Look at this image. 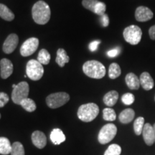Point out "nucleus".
Returning <instances> with one entry per match:
<instances>
[{
	"label": "nucleus",
	"mask_w": 155,
	"mask_h": 155,
	"mask_svg": "<svg viewBox=\"0 0 155 155\" xmlns=\"http://www.w3.org/2000/svg\"><path fill=\"white\" fill-rule=\"evenodd\" d=\"M0 119H1V114H0Z\"/></svg>",
	"instance_id": "nucleus-39"
},
{
	"label": "nucleus",
	"mask_w": 155,
	"mask_h": 155,
	"mask_svg": "<svg viewBox=\"0 0 155 155\" xmlns=\"http://www.w3.org/2000/svg\"><path fill=\"white\" fill-rule=\"evenodd\" d=\"M100 43H101L100 40H94V41L91 42L90 43V45H89V49H90V50L91 52L96 51Z\"/></svg>",
	"instance_id": "nucleus-35"
},
{
	"label": "nucleus",
	"mask_w": 155,
	"mask_h": 155,
	"mask_svg": "<svg viewBox=\"0 0 155 155\" xmlns=\"http://www.w3.org/2000/svg\"><path fill=\"white\" fill-rule=\"evenodd\" d=\"M121 152V148L119 145L114 144H111L106 150L104 155H120Z\"/></svg>",
	"instance_id": "nucleus-30"
},
{
	"label": "nucleus",
	"mask_w": 155,
	"mask_h": 155,
	"mask_svg": "<svg viewBox=\"0 0 155 155\" xmlns=\"http://www.w3.org/2000/svg\"><path fill=\"white\" fill-rule=\"evenodd\" d=\"M142 135L144 140L148 146H152L154 142V128L150 124H145L143 128Z\"/></svg>",
	"instance_id": "nucleus-14"
},
{
	"label": "nucleus",
	"mask_w": 155,
	"mask_h": 155,
	"mask_svg": "<svg viewBox=\"0 0 155 155\" xmlns=\"http://www.w3.org/2000/svg\"><path fill=\"white\" fill-rule=\"evenodd\" d=\"M100 21L101 24L104 28L108 27V25H109V18H108V16L106 14H104L101 16H100Z\"/></svg>",
	"instance_id": "nucleus-33"
},
{
	"label": "nucleus",
	"mask_w": 155,
	"mask_h": 155,
	"mask_svg": "<svg viewBox=\"0 0 155 155\" xmlns=\"http://www.w3.org/2000/svg\"><path fill=\"white\" fill-rule=\"evenodd\" d=\"M121 73V68L119 64L113 63L110 65L109 69H108V76L111 79H116L120 76Z\"/></svg>",
	"instance_id": "nucleus-24"
},
{
	"label": "nucleus",
	"mask_w": 155,
	"mask_h": 155,
	"mask_svg": "<svg viewBox=\"0 0 155 155\" xmlns=\"http://www.w3.org/2000/svg\"><path fill=\"white\" fill-rule=\"evenodd\" d=\"M119 98V94L116 91H111L108 92L104 97V103L107 106L111 107L114 106L117 102Z\"/></svg>",
	"instance_id": "nucleus-20"
},
{
	"label": "nucleus",
	"mask_w": 155,
	"mask_h": 155,
	"mask_svg": "<svg viewBox=\"0 0 155 155\" xmlns=\"http://www.w3.org/2000/svg\"><path fill=\"white\" fill-rule=\"evenodd\" d=\"M99 113V108L94 103L83 104L78 110V117L84 122L94 121Z\"/></svg>",
	"instance_id": "nucleus-3"
},
{
	"label": "nucleus",
	"mask_w": 155,
	"mask_h": 155,
	"mask_svg": "<svg viewBox=\"0 0 155 155\" xmlns=\"http://www.w3.org/2000/svg\"><path fill=\"white\" fill-rule=\"evenodd\" d=\"M120 51H121V50H120L119 48H116L109 50V51H108L107 55L109 58H115L120 53Z\"/></svg>",
	"instance_id": "nucleus-34"
},
{
	"label": "nucleus",
	"mask_w": 155,
	"mask_h": 155,
	"mask_svg": "<svg viewBox=\"0 0 155 155\" xmlns=\"http://www.w3.org/2000/svg\"><path fill=\"white\" fill-rule=\"evenodd\" d=\"M82 5L85 8L93 12L97 15L101 16L105 14L106 9V5L98 0H83Z\"/></svg>",
	"instance_id": "nucleus-9"
},
{
	"label": "nucleus",
	"mask_w": 155,
	"mask_h": 155,
	"mask_svg": "<svg viewBox=\"0 0 155 155\" xmlns=\"http://www.w3.org/2000/svg\"><path fill=\"white\" fill-rule=\"evenodd\" d=\"M27 75L32 81H39L44 74L43 66L36 60H30L27 63Z\"/></svg>",
	"instance_id": "nucleus-4"
},
{
	"label": "nucleus",
	"mask_w": 155,
	"mask_h": 155,
	"mask_svg": "<svg viewBox=\"0 0 155 155\" xmlns=\"http://www.w3.org/2000/svg\"><path fill=\"white\" fill-rule=\"evenodd\" d=\"M117 133V128L113 124H108L101 128L98 136V140L101 144H106L114 139Z\"/></svg>",
	"instance_id": "nucleus-8"
},
{
	"label": "nucleus",
	"mask_w": 155,
	"mask_h": 155,
	"mask_svg": "<svg viewBox=\"0 0 155 155\" xmlns=\"http://www.w3.org/2000/svg\"><path fill=\"white\" fill-rule=\"evenodd\" d=\"M144 126V119L143 117H138L134 123V130L137 136L142 134L143 128Z\"/></svg>",
	"instance_id": "nucleus-27"
},
{
	"label": "nucleus",
	"mask_w": 155,
	"mask_h": 155,
	"mask_svg": "<svg viewBox=\"0 0 155 155\" xmlns=\"http://www.w3.org/2000/svg\"><path fill=\"white\" fill-rule=\"evenodd\" d=\"M12 144L10 141L6 137H0V154L7 155L10 154Z\"/></svg>",
	"instance_id": "nucleus-21"
},
{
	"label": "nucleus",
	"mask_w": 155,
	"mask_h": 155,
	"mask_svg": "<svg viewBox=\"0 0 155 155\" xmlns=\"http://www.w3.org/2000/svg\"><path fill=\"white\" fill-rule=\"evenodd\" d=\"M19 42V38L16 34H10L3 44V51L6 54H10L16 49Z\"/></svg>",
	"instance_id": "nucleus-11"
},
{
	"label": "nucleus",
	"mask_w": 155,
	"mask_h": 155,
	"mask_svg": "<svg viewBox=\"0 0 155 155\" xmlns=\"http://www.w3.org/2000/svg\"><path fill=\"white\" fill-rule=\"evenodd\" d=\"M11 155H25V149L23 145L19 141H15L12 144Z\"/></svg>",
	"instance_id": "nucleus-28"
},
{
	"label": "nucleus",
	"mask_w": 155,
	"mask_h": 155,
	"mask_svg": "<svg viewBox=\"0 0 155 155\" xmlns=\"http://www.w3.org/2000/svg\"><path fill=\"white\" fill-rule=\"evenodd\" d=\"M153 128H154V141H155V124L153 126Z\"/></svg>",
	"instance_id": "nucleus-37"
},
{
	"label": "nucleus",
	"mask_w": 155,
	"mask_h": 155,
	"mask_svg": "<svg viewBox=\"0 0 155 155\" xmlns=\"http://www.w3.org/2000/svg\"><path fill=\"white\" fill-rule=\"evenodd\" d=\"M103 118L104 120L108 121H115L116 119V112L111 108H106L103 111Z\"/></svg>",
	"instance_id": "nucleus-29"
},
{
	"label": "nucleus",
	"mask_w": 155,
	"mask_h": 155,
	"mask_svg": "<svg viewBox=\"0 0 155 155\" xmlns=\"http://www.w3.org/2000/svg\"><path fill=\"white\" fill-rule=\"evenodd\" d=\"M153 12L148 7L140 6L135 11V18L138 22H147L152 19Z\"/></svg>",
	"instance_id": "nucleus-12"
},
{
	"label": "nucleus",
	"mask_w": 155,
	"mask_h": 155,
	"mask_svg": "<svg viewBox=\"0 0 155 155\" xmlns=\"http://www.w3.org/2000/svg\"><path fill=\"white\" fill-rule=\"evenodd\" d=\"M83 71L87 76L95 79H101L105 76L106 68L97 61H88L83 64Z\"/></svg>",
	"instance_id": "nucleus-2"
},
{
	"label": "nucleus",
	"mask_w": 155,
	"mask_h": 155,
	"mask_svg": "<svg viewBox=\"0 0 155 155\" xmlns=\"http://www.w3.org/2000/svg\"><path fill=\"white\" fill-rule=\"evenodd\" d=\"M32 18L37 24L45 25L50 19V8L44 1H38L35 4L32 9Z\"/></svg>",
	"instance_id": "nucleus-1"
},
{
	"label": "nucleus",
	"mask_w": 155,
	"mask_h": 155,
	"mask_svg": "<svg viewBox=\"0 0 155 155\" xmlns=\"http://www.w3.org/2000/svg\"><path fill=\"white\" fill-rule=\"evenodd\" d=\"M70 100V96L67 93H54L46 98V104L50 108H58L65 105Z\"/></svg>",
	"instance_id": "nucleus-6"
},
{
	"label": "nucleus",
	"mask_w": 155,
	"mask_h": 155,
	"mask_svg": "<svg viewBox=\"0 0 155 155\" xmlns=\"http://www.w3.org/2000/svg\"><path fill=\"white\" fill-rule=\"evenodd\" d=\"M32 141L38 149H43L47 144V138L43 132L35 131L32 134Z\"/></svg>",
	"instance_id": "nucleus-15"
},
{
	"label": "nucleus",
	"mask_w": 155,
	"mask_h": 155,
	"mask_svg": "<svg viewBox=\"0 0 155 155\" xmlns=\"http://www.w3.org/2000/svg\"><path fill=\"white\" fill-rule=\"evenodd\" d=\"M50 140L54 144H61L63 141H65V136L63 131L60 129H54L50 134Z\"/></svg>",
	"instance_id": "nucleus-19"
},
{
	"label": "nucleus",
	"mask_w": 155,
	"mask_h": 155,
	"mask_svg": "<svg viewBox=\"0 0 155 155\" xmlns=\"http://www.w3.org/2000/svg\"><path fill=\"white\" fill-rule=\"evenodd\" d=\"M29 91H30L29 85L25 81H22V82L17 84V86L15 88H13L12 93V101L15 104L20 105L22 100L28 98Z\"/></svg>",
	"instance_id": "nucleus-7"
},
{
	"label": "nucleus",
	"mask_w": 155,
	"mask_h": 155,
	"mask_svg": "<svg viewBox=\"0 0 155 155\" xmlns=\"http://www.w3.org/2000/svg\"><path fill=\"white\" fill-rule=\"evenodd\" d=\"M0 70H1L0 74L2 78H8L13 73V64L9 60L3 58L0 61Z\"/></svg>",
	"instance_id": "nucleus-13"
},
{
	"label": "nucleus",
	"mask_w": 155,
	"mask_h": 155,
	"mask_svg": "<svg viewBox=\"0 0 155 155\" xmlns=\"http://www.w3.org/2000/svg\"><path fill=\"white\" fill-rule=\"evenodd\" d=\"M149 35L152 40H155V25L151 27L149 30Z\"/></svg>",
	"instance_id": "nucleus-36"
},
{
	"label": "nucleus",
	"mask_w": 155,
	"mask_h": 155,
	"mask_svg": "<svg viewBox=\"0 0 155 155\" xmlns=\"http://www.w3.org/2000/svg\"><path fill=\"white\" fill-rule=\"evenodd\" d=\"M39 46V40L36 38H29L20 48V54L23 57H28L36 51Z\"/></svg>",
	"instance_id": "nucleus-10"
},
{
	"label": "nucleus",
	"mask_w": 155,
	"mask_h": 155,
	"mask_svg": "<svg viewBox=\"0 0 155 155\" xmlns=\"http://www.w3.org/2000/svg\"><path fill=\"white\" fill-rule=\"evenodd\" d=\"M135 116V112L133 109L131 108H126L125 110H124L123 111H121L119 114V119L121 123L127 124L130 123L132 121Z\"/></svg>",
	"instance_id": "nucleus-18"
},
{
	"label": "nucleus",
	"mask_w": 155,
	"mask_h": 155,
	"mask_svg": "<svg viewBox=\"0 0 155 155\" xmlns=\"http://www.w3.org/2000/svg\"><path fill=\"white\" fill-rule=\"evenodd\" d=\"M125 81L127 86L131 90H138L140 87L139 78L133 73H129L126 75Z\"/></svg>",
	"instance_id": "nucleus-17"
},
{
	"label": "nucleus",
	"mask_w": 155,
	"mask_h": 155,
	"mask_svg": "<svg viewBox=\"0 0 155 155\" xmlns=\"http://www.w3.org/2000/svg\"><path fill=\"white\" fill-rule=\"evenodd\" d=\"M0 17L6 21H12L15 19V15L7 6L0 4Z\"/></svg>",
	"instance_id": "nucleus-23"
},
{
	"label": "nucleus",
	"mask_w": 155,
	"mask_h": 155,
	"mask_svg": "<svg viewBox=\"0 0 155 155\" xmlns=\"http://www.w3.org/2000/svg\"><path fill=\"white\" fill-rule=\"evenodd\" d=\"M121 101L125 105L129 106L131 105L135 101V97L131 93H127V94H124L121 97Z\"/></svg>",
	"instance_id": "nucleus-31"
},
{
	"label": "nucleus",
	"mask_w": 155,
	"mask_h": 155,
	"mask_svg": "<svg viewBox=\"0 0 155 155\" xmlns=\"http://www.w3.org/2000/svg\"><path fill=\"white\" fill-rule=\"evenodd\" d=\"M38 61L42 65H48L50 63V55L47 50L42 49L39 52L38 55Z\"/></svg>",
	"instance_id": "nucleus-26"
},
{
	"label": "nucleus",
	"mask_w": 155,
	"mask_h": 155,
	"mask_svg": "<svg viewBox=\"0 0 155 155\" xmlns=\"http://www.w3.org/2000/svg\"><path fill=\"white\" fill-rule=\"evenodd\" d=\"M9 101V96L6 93L0 92V108H2Z\"/></svg>",
	"instance_id": "nucleus-32"
},
{
	"label": "nucleus",
	"mask_w": 155,
	"mask_h": 155,
	"mask_svg": "<svg viewBox=\"0 0 155 155\" xmlns=\"http://www.w3.org/2000/svg\"><path fill=\"white\" fill-rule=\"evenodd\" d=\"M70 58L68 55H67L66 52L64 49H58L57 51V57H56V63L60 67H64L65 63H68L69 62Z\"/></svg>",
	"instance_id": "nucleus-22"
},
{
	"label": "nucleus",
	"mask_w": 155,
	"mask_h": 155,
	"mask_svg": "<svg viewBox=\"0 0 155 155\" xmlns=\"http://www.w3.org/2000/svg\"><path fill=\"white\" fill-rule=\"evenodd\" d=\"M139 81H140V86H141L145 91L151 90L154 86V80L150 73L147 72L141 73L139 78Z\"/></svg>",
	"instance_id": "nucleus-16"
},
{
	"label": "nucleus",
	"mask_w": 155,
	"mask_h": 155,
	"mask_svg": "<svg viewBox=\"0 0 155 155\" xmlns=\"http://www.w3.org/2000/svg\"><path fill=\"white\" fill-rule=\"evenodd\" d=\"M154 99H155V97H154Z\"/></svg>",
	"instance_id": "nucleus-40"
},
{
	"label": "nucleus",
	"mask_w": 155,
	"mask_h": 155,
	"mask_svg": "<svg viewBox=\"0 0 155 155\" xmlns=\"http://www.w3.org/2000/svg\"><path fill=\"white\" fill-rule=\"evenodd\" d=\"M20 105L25 110H26L28 112H33L35 111L37 108L36 104L34 101L29 98H25L24 100H22Z\"/></svg>",
	"instance_id": "nucleus-25"
},
{
	"label": "nucleus",
	"mask_w": 155,
	"mask_h": 155,
	"mask_svg": "<svg viewBox=\"0 0 155 155\" xmlns=\"http://www.w3.org/2000/svg\"><path fill=\"white\" fill-rule=\"evenodd\" d=\"M16 86H17L16 84H13V85H12V88H15Z\"/></svg>",
	"instance_id": "nucleus-38"
},
{
	"label": "nucleus",
	"mask_w": 155,
	"mask_h": 155,
	"mask_svg": "<svg viewBox=\"0 0 155 155\" xmlns=\"http://www.w3.org/2000/svg\"><path fill=\"white\" fill-rule=\"evenodd\" d=\"M123 35L128 43L135 45L141 41L142 32L141 28L137 25H130L124 29Z\"/></svg>",
	"instance_id": "nucleus-5"
}]
</instances>
